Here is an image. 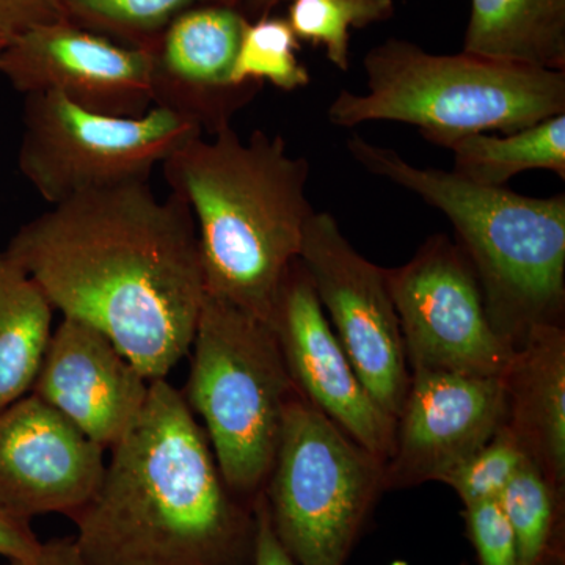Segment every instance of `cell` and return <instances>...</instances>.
Here are the masks:
<instances>
[{"mask_svg":"<svg viewBox=\"0 0 565 565\" xmlns=\"http://www.w3.org/2000/svg\"><path fill=\"white\" fill-rule=\"evenodd\" d=\"M269 326L297 392L385 463L393 452L396 419L364 388L299 258L282 275Z\"/></svg>","mask_w":565,"mask_h":565,"instance_id":"obj_11","label":"cell"},{"mask_svg":"<svg viewBox=\"0 0 565 565\" xmlns=\"http://www.w3.org/2000/svg\"><path fill=\"white\" fill-rule=\"evenodd\" d=\"M381 459L294 388L263 500L296 565H345L384 490Z\"/></svg>","mask_w":565,"mask_h":565,"instance_id":"obj_7","label":"cell"},{"mask_svg":"<svg viewBox=\"0 0 565 565\" xmlns=\"http://www.w3.org/2000/svg\"><path fill=\"white\" fill-rule=\"evenodd\" d=\"M241 0H63L66 18L82 29L148 51L185 11ZM241 11V10H239Z\"/></svg>","mask_w":565,"mask_h":565,"instance_id":"obj_22","label":"cell"},{"mask_svg":"<svg viewBox=\"0 0 565 565\" xmlns=\"http://www.w3.org/2000/svg\"><path fill=\"white\" fill-rule=\"evenodd\" d=\"M498 501L514 533L520 565H565V489L527 460Z\"/></svg>","mask_w":565,"mask_h":565,"instance_id":"obj_21","label":"cell"},{"mask_svg":"<svg viewBox=\"0 0 565 565\" xmlns=\"http://www.w3.org/2000/svg\"><path fill=\"white\" fill-rule=\"evenodd\" d=\"M363 65L367 93L340 92L327 110L338 128L405 122L452 150L475 134H511L565 114L564 71L429 54L396 39L373 47Z\"/></svg>","mask_w":565,"mask_h":565,"instance_id":"obj_5","label":"cell"},{"mask_svg":"<svg viewBox=\"0 0 565 565\" xmlns=\"http://www.w3.org/2000/svg\"><path fill=\"white\" fill-rule=\"evenodd\" d=\"M299 259L364 388L396 419L412 373L385 269L352 247L329 212L307 222Z\"/></svg>","mask_w":565,"mask_h":565,"instance_id":"obj_10","label":"cell"},{"mask_svg":"<svg viewBox=\"0 0 565 565\" xmlns=\"http://www.w3.org/2000/svg\"><path fill=\"white\" fill-rule=\"evenodd\" d=\"M503 377L504 426L550 482L565 489V330L535 327Z\"/></svg>","mask_w":565,"mask_h":565,"instance_id":"obj_17","label":"cell"},{"mask_svg":"<svg viewBox=\"0 0 565 565\" xmlns=\"http://www.w3.org/2000/svg\"><path fill=\"white\" fill-rule=\"evenodd\" d=\"M0 74L24 95L58 93L98 114L140 117L152 107L150 52L70 21L3 44Z\"/></svg>","mask_w":565,"mask_h":565,"instance_id":"obj_12","label":"cell"},{"mask_svg":"<svg viewBox=\"0 0 565 565\" xmlns=\"http://www.w3.org/2000/svg\"><path fill=\"white\" fill-rule=\"evenodd\" d=\"M255 512L256 539L252 565H296L274 533L263 494L256 498Z\"/></svg>","mask_w":565,"mask_h":565,"instance_id":"obj_29","label":"cell"},{"mask_svg":"<svg viewBox=\"0 0 565 565\" xmlns=\"http://www.w3.org/2000/svg\"><path fill=\"white\" fill-rule=\"evenodd\" d=\"M349 152L367 172L416 193L444 212L475 269L487 315L516 348L535 327L563 326L565 196L534 199L486 188L455 172L422 169L360 136Z\"/></svg>","mask_w":565,"mask_h":565,"instance_id":"obj_4","label":"cell"},{"mask_svg":"<svg viewBox=\"0 0 565 565\" xmlns=\"http://www.w3.org/2000/svg\"><path fill=\"white\" fill-rule=\"evenodd\" d=\"M463 52L565 73V0H471Z\"/></svg>","mask_w":565,"mask_h":565,"instance_id":"obj_18","label":"cell"},{"mask_svg":"<svg viewBox=\"0 0 565 565\" xmlns=\"http://www.w3.org/2000/svg\"><path fill=\"white\" fill-rule=\"evenodd\" d=\"M150 385L106 334L63 318L31 393L107 451L139 418Z\"/></svg>","mask_w":565,"mask_h":565,"instance_id":"obj_16","label":"cell"},{"mask_svg":"<svg viewBox=\"0 0 565 565\" xmlns=\"http://www.w3.org/2000/svg\"><path fill=\"white\" fill-rule=\"evenodd\" d=\"M54 311L39 282L0 250V411L32 392Z\"/></svg>","mask_w":565,"mask_h":565,"instance_id":"obj_19","label":"cell"},{"mask_svg":"<svg viewBox=\"0 0 565 565\" xmlns=\"http://www.w3.org/2000/svg\"><path fill=\"white\" fill-rule=\"evenodd\" d=\"M7 253L63 318L106 334L148 381L191 351L206 288L191 207L148 182L71 196L24 223Z\"/></svg>","mask_w":565,"mask_h":565,"instance_id":"obj_1","label":"cell"},{"mask_svg":"<svg viewBox=\"0 0 565 565\" xmlns=\"http://www.w3.org/2000/svg\"><path fill=\"white\" fill-rule=\"evenodd\" d=\"M451 151L452 172L486 188H505L526 170H550L565 180V114L504 136L475 134Z\"/></svg>","mask_w":565,"mask_h":565,"instance_id":"obj_20","label":"cell"},{"mask_svg":"<svg viewBox=\"0 0 565 565\" xmlns=\"http://www.w3.org/2000/svg\"><path fill=\"white\" fill-rule=\"evenodd\" d=\"M87 565H252L255 503L226 486L199 419L167 379L110 448L73 516Z\"/></svg>","mask_w":565,"mask_h":565,"instance_id":"obj_2","label":"cell"},{"mask_svg":"<svg viewBox=\"0 0 565 565\" xmlns=\"http://www.w3.org/2000/svg\"><path fill=\"white\" fill-rule=\"evenodd\" d=\"M463 516L478 565H520L514 533L500 501L465 505Z\"/></svg>","mask_w":565,"mask_h":565,"instance_id":"obj_26","label":"cell"},{"mask_svg":"<svg viewBox=\"0 0 565 565\" xmlns=\"http://www.w3.org/2000/svg\"><path fill=\"white\" fill-rule=\"evenodd\" d=\"M289 2L291 0H241L239 10L248 21H255L258 18L269 17L275 9Z\"/></svg>","mask_w":565,"mask_h":565,"instance_id":"obj_31","label":"cell"},{"mask_svg":"<svg viewBox=\"0 0 565 565\" xmlns=\"http://www.w3.org/2000/svg\"><path fill=\"white\" fill-rule=\"evenodd\" d=\"M7 565H87L77 548L74 535L51 539L41 544L36 555L29 559L9 561Z\"/></svg>","mask_w":565,"mask_h":565,"instance_id":"obj_30","label":"cell"},{"mask_svg":"<svg viewBox=\"0 0 565 565\" xmlns=\"http://www.w3.org/2000/svg\"><path fill=\"white\" fill-rule=\"evenodd\" d=\"M247 24L232 6L199 7L174 20L148 50L152 107L188 118L207 136L230 128L262 88L232 82Z\"/></svg>","mask_w":565,"mask_h":565,"instance_id":"obj_15","label":"cell"},{"mask_svg":"<svg viewBox=\"0 0 565 565\" xmlns=\"http://www.w3.org/2000/svg\"><path fill=\"white\" fill-rule=\"evenodd\" d=\"M161 167L172 193L191 207L206 294L269 323L315 214L310 163L289 154L281 136L255 131L244 141L230 126L189 140Z\"/></svg>","mask_w":565,"mask_h":565,"instance_id":"obj_3","label":"cell"},{"mask_svg":"<svg viewBox=\"0 0 565 565\" xmlns=\"http://www.w3.org/2000/svg\"><path fill=\"white\" fill-rule=\"evenodd\" d=\"M104 452L35 394L21 397L0 411V508L73 519L102 484Z\"/></svg>","mask_w":565,"mask_h":565,"instance_id":"obj_14","label":"cell"},{"mask_svg":"<svg viewBox=\"0 0 565 565\" xmlns=\"http://www.w3.org/2000/svg\"><path fill=\"white\" fill-rule=\"evenodd\" d=\"M63 21H68L63 0H0V43Z\"/></svg>","mask_w":565,"mask_h":565,"instance_id":"obj_27","label":"cell"},{"mask_svg":"<svg viewBox=\"0 0 565 565\" xmlns=\"http://www.w3.org/2000/svg\"><path fill=\"white\" fill-rule=\"evenodd\" d=\"M503 377L414 371L396 418L384 490L440 482L503 426Z\"/></svg>","mask_w":565,"mask_h":565,"instance_id":"obj_13","label":"cell"},{"mask_svg":"<svg viewBox=\"0 0 565 565\" xmlns=\"http://www.w3.org/2000/svg\"><path fill=\"white\" fill-rule=\"evenodd\" d=\"M43 542L32 530V520L0 508V556L9 561L29 559Z\"/></svg>","mask_w":565,"mask_h":565,"instance_id":"obj_28","label":"cell"},{"mask_svg":"<svg viewBox=\"0 0 565 565\" xmlns=\"http://www.w3.org/2000/svg\"><path fill=\"white\" fill-rule=\"evenodd\" d=\"M2 46H3V44H2V43H0V51H2Z\"/></svg>","mask_w":565,"mask_h":565,"instance_id":"obj_32","label":"cell"},{"mask_svg":"<svg viewBox=\"0 0 565 565\" xmlns=\"http://www.w3.org/2000/svg\"><path fill=\"white\" fill-rule=\"evenodd\" d=\"M202 129L151 107L140 117L98 114L58 93L25 95L18 166L51 206L79 193L148 182L178 148Z\"/></svg>","mask_w":565,"mask_h":565,"instance_id":"obj_8","label":"cell"},{"mask_svg":"<svg viewBox=\"0 0 565 565\" xmlns=\"http://www.w3.org/2000/svg\"><path fill=\"white\" fill-rule=\"evenodd\" d=\"M527 460L514 434L503 424L482 448L440 482L451 487L463 505L498 501Z\"/></svg>","mask_w":565,"mask_h":565,"instance_id":"obj_25","label":"cell"},{"mask_svg":"<svg viewBox=\"0 0 565 565\" xmlns=\"http://www.w3.org/2000/svg\"><path fill=\"white\" fill-rule=\"evenodd\" d=\"M299 50L300 41L286 18L269 14L248 21L234 62L232 82L236 85L270 82L282 92L308 87L310 71L297 58Z\"/></svg>","mask_w":565,"mask_h":565,"instance_id":"obj_24","label":"cell"},{"mask_svg":"<svg viewBox=\"0 0 565 565\" xmlns=\"http://www.w3.org/2000/svg\"><path fill=\"white\" fill-rule=\"evenodd\" d=\"M385 275L411 373L504 374L515 349L490 322L475 269L455 241L435 234Z\"/></svg>","mask_w":565,"mask_h":565,"instance_id":"obj_9","label":"cell"},{"mask_svg":"<svg viewBox=\"0 0 565 565\" xmlns=\"http://www.w3.org/2000/svg\"><path fill=\"white\" fill-rule=\"evenodd\" d=\"M393 0H291L286 21L297 40L326 47L340 71L351 66V29L390 20Z\"/></svg>","mask_w":565,"mask_h":565,"instance_id":"obj_23","label":"cell"},{"mask_svg":"<svg viewBox=\"0 0 565 565\" xmlns=\"http://www.w3.org/2000/svg\"><path fill=\"white\" fill-rule=\"evenodd\" d=\"M182 393L226 486L255 503L280 445L294 392L273 327L236 305L204 296Z\"/></svg>","mask_w":565,"mask_h":565,"instance_id":"obj_6","label":"cell"}]
</instances>
